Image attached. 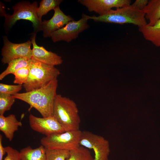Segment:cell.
<instances>
[{
  "mask_svg": "<svg viewBox=\"0 0 160 160\" xmlns=\"http://www.w3.org/2000/svg\"><path fill=\"white\" fill-rule=\"evenodd\" d=\"M57 79L45 86L29 92L13 95L15 98L28 104L36 110L43 117L53 115V109L58 85Z\"/></svg>",
  "mask_w": 160,
  "mask_h": 160,
  "instance_id": "obj_1",
  "label": "cell"
},
{
  "mask_svg": "<svg viewBox=\"0 0 160 160\" xmlns=\"http://www.w3.org/2000/svg\"><path fill=\"white\" fill-rule=\"evenodd\" d=\"M87 19L96 22L119 24H132L140 28L146 25L145 14L132 4L111 9L98 16L87 15Z\"/></svg>",
  "mask_w": 160,
  "mask_h": 160,
  "instance_id": "obj_2",
  "label": "cell"
},
{
  "mask_svg": "<svg viewBox=\"0 0 160 160\" xmlns=\"http://www.w3.org/2000/svg\"><path fill=\"white\" fill-rule=\"evenodd\" d=\"M145 18L148 20L149 25H154L160 20V0H150L143 10Z\"/></svg>",
  "mask_w": 160,
  "mask_h": 160,
  "instance_id": "obj_17",
  "label": "cell"
},
{
  "mask_svg": "<svg viewBox=\"0 0 160 160\" xmlns=\"http://www.w3.org/2000/svg\"><path fill=\"white\" fill-rule=\"evenodd\" d=\"M5 148L7 156L3 160H21L20 152L9 146Z\"/></svg>",
  "mask_w": 160,
  "mask_h": 160,
  "instance_id": "obj_25",
  "label": "cell"
},
{
  "mask_svg": "<svg viewBox=\"0 0 160 160\" xmlns=\"http://www.w3.org/2000/svg\"><path fill=\"white\" fill-rule=\"evenodd\" d=\"M62 0H42L37 9V14L39 19L42 21V16L49 11L59 6L62 2Z\"/></svg>",
  "mask_w": 160,
  "mask_h": 160,
  "instance_id": "obj_20",
  "label": "cell"
},
{
  "mask_svg": "<svg viewBox=\"0 0 160 160\" xmlns=\"http://www.w3.org/2000/svg\"><path fill=\"white\" fill-rule=\"evenodd\" d=\"M21 160H46V149L43 145L33 148L30 146L20 152Z\"/></svg>",
  "mask_w": 160,
  "mask_h": 160,
  "instance_id": "obj_16",
  "label": "cell"
},
{
  "mask_svg": "<svg viewBox=\"0 0 160 160\" xmlns=\"http://www.w3.org/2000/svg\"><path fill=\"white\" fill-rule=\"evenodd\" d=\"M46 149V160H66L70 151Z\"/></svg>",
  "mask_w": 160,
  "mask_h": 160,
  "instance_id": "obj_21",
  "label": "cell"
},
{
  "mask_svg": "<svg viewBox=\"0 0 160 160\" xmlns=\"http://www.w3.org/2000/svg\"><path fill=\"white\" fill-rule=\"evenodd\" d=\"M148 0H136L132 5L138 9L143 10L147 5Z\"/></svg>",
  "mask_w": 160,
  "mask_h": 160,
  "instance_id": "obj_26",
  "label": "cell"
},
{
  "mask_svg": "<svg viewBox=\"0 0 160 160\" xmlns=\"http://www.w3.org/2000/svg\"><path fill=\"white\" fill-rule=\"evenodd\" d=\"M82 132L79 129L45 136L40 143L46 149L71 151L80 146Z\"/></svg>",
  "mask_w": 160,
  "mask_h": 160,
  "instance_id": "obj_6",
  "label": "cell"
},
{
  "mask_svg": "<svg viewBox=\"0 0 160 160\" xmlns=\"http://www.w3.org/2000/svg\"><path fill=\"white\" fill-rule=\"evenodd\" d=\"M3 41L1 61L4 64H8L11 60L16 59L25 58L30 60L32 58L31 40H29L22 43H14L9 41L7 36H4Z\"/></svg>",
  "mask_w": 160,
  "mask_h": 160,
  "instance_id": "obj_8",
  "label": "cell"
},
{
  "mask_svg": "<svg viewBox=\"0 0 160 160\" xmlns=\"http://www.w3.org/2000/svg\"><path fill=\"white\" fill-rule=\"evenodd\" d=\"M78 2L86 7L88 11L102 15L112 9L131 5L130 0H79Z\"/></svg>",
  "mask_w": 160,
  "mask_h": 160,
  "instance_id": "obj_11",
  "label": "cell"
},
{
  "mask_svg": "<svg viewBox=\"0 0 160 160\" xmlns=\"http://www.w3.org/2000/svg\"><path fill=\"white\" fill-rule=\"evenodd\" d=\"M29 71L28 66L21 68L16 71L13 74L15 76L13 83L21 85L25 84L28 79Z\"/></svg>",
  "mask_w": 160,
  "mask_h": 160,
  "instance_id": "obj_23",
  "label": "cell"
},
{
  "mask_svg": "<svg viewBox=\"0 0 160 160\" xmlns=\"http://www.w3.org/2000/svg\"><path fill=\"white\" fill-rule=\"evenodd\" d=\"M53 115L67 131L80 129L81 119L78 108L76 103L70 98L57 95Z\"/></svg>",
  "mask_w": 160,
  "mask_h": 160,
  "instance_id": "obj_3",
  "label": "cell"
},
{
  "mask_svg": "<svg viewBox=\"0 0 160 160\" xmlns=\"http://www.w3.org/2000/svg\"><path fill=\"white\" fill-rule=\"evenodd\" d=\"M23 85H9L0 83V94L13 95L21 90Z\"/></svg>",
  "mask_w": 160,
  "mask_h": 160,
  "instance_id": "obj_24",
  "label": "cell"
},
{
  "mask_svg": "<svg viewBox=\"0 0 160 160\" xmlns=\"http://www.w3.org/2000/svg\"><path fill=\"white\" fill-rule=\"evenodd\" d=\"M66 160H94L88 149L80 145L70 151L69 155Z\"/></svg>",
  "mask_w": 160,
  "mask_h": 160,
  "instance_id": "obj_19",
  "label": "cell"
},
{
  "mask_svg": "<svg viewBox=\"0 0 160 160\" xmlns=\"http://www.w3.org/2000/svg\"><path fill=\"white\" fill-rule=\"evenodd\" d=\"M29 60L20 58L9 62L6 69L0 74V80H2L7 75L14 73L18 70L28 66Z\"/></svg>",
  "mask_w": 160,
  "mask_h": 160,
  "instance_id": "obj_18",
  "label": "cell"
},
{
  "mask_svg": "<svg viewBox=\"0 0 160 160\" xmlns=\"http://www.w3.org/2000/svg\"><path fill=\"white\" fill-rule=\"evenodd\" d=\"M15 99L13 95L0 94V115H4L6 111L11 108Z\"/></svg>",
  "mask_w": 160,
  "mask_h": 160,
  "instance_id": "obj_22",
  "label": "cell"
},
{
  "mask_svg": "<svg viewBox=\"0 0 160 160\" xmlns=\"http://www.w3.org/2000/svg\"><path fill=\"white\" fill-rule=\"evenodd\" d=\"M36 1L31 3L28 1H22L12 7L14 10L12 15L4 13L2 16L5 17L4 25L7 28H11L16 21L23 19L31 21L33 23L35 32L36 33L41 30L42 21L39 18L37 14L38 8Z\"/></svg>",
  "mask_w": 160,
  "mask_h": 160,
  "instance_id": "obj_5",
  "label": "cell"
},
{
  "mask_svg": "<svg viewBox=\"0 0 160 160\" xmlns=\"http://www.w3.org/2000/svg\"><path fill=\"white\" fill-rule=\"evenodd\" d=\"M80 145L93 151L94 160H109V143L103 137L88 131H82Z\"/></svg>",
  "mask_w": 160,
  "mask_h": 160,
  "instance_id": "obj_7",
  "label": "cell"
},
{
  "mask_svg": "<svg viewBox=\"0 0 160 160\" xmlns=\"http://www.w3.org/2000/svg\"><path fill=\"white\" fill-rule=\"evenodd\" d=\"M29 74L27 81L23 85L25 92L44 87L57 79L60 73L55 66L47 65L31 58L29 60Z\"/></svg>",
  "mask_w": 160,
  "mask_h": 160,
  "instance_id": "obj_4",
  "label": "cell"
},
{
  "mask_svg": "<svg viewBox=\"0 0 160 160\" xmlns=\"http://www.w3.org/2000/svg\"><path fill=\"white\" fill-rule=\"evenodd\" d=\"M2 136L0 135V160H3V156L6 153L5 148L2 145Z\"/></svg>",
  "mask_w": 160,
  "mask_h": 160,
  "instance_id": "obj_27",
  "label": "cell"
},
{
  "mask_svg": "<svg viewBox=\"0 0 160 160\" xmlns=\"http://www.w3.org/2000/svg\"><path fill=\"white\" fill-rule=\"evenodd\" d=\"M29 122L32 129L45 136L67 131L53 115L40 118L30 114Z\"/></svg>",
  "mask_w": 160,
  "mask_h": 160,
  "instance_id": "obj_10",
  "label": "cell"
},
{
  "mask_svg": "<svg viewBox=\"0 0 160 160\" xmlns=\"http://www.w3.org/2000/svg\"><path fill=\"white\" fill-rule=\"evenodd\" d=\"M139 30L145 40L155 46L160 47V20L153 25H150L147 24L139 28Z\"/></svg>",
  "mask_w": 160,
  "mask_h": 160,
  "instance_id": "obj_15",
  "label": "cell"
},
{
  "mask_svg": "<svg viewBox=\"0 0 160 160\" xmlns=\"http://www.w3.org/2000/svg\"><path fill=\"white\" fill-rule=\"evenodd\" d=\"M36 33H33L31 41L33 45L32 58L42 63L53 66L61 64L62 57L57 54L47 50L42 46H38L36 42Z\"/></svg>",
  "mask_w": 160,
  "mask_h": 160,
  "instance_id": "obj_13",
  "label": "cell"
},
{
  "mask_svg": "<svg viewBox=\"0 0 160 160\" xmlns=\"http://www.w3.org/2000/svg\"><path fill=\"white\" fill-rule=\"evenodd\" d=\"M53 10L54 13L52 17L49 20H44L42 22L41 30L43 31L44 37H51L53 32L74 20L70 15H65L60 9L59 6Z\"/></svg>",
  "mask_w": 160,
  "mask_h": 160,
  "instance_id": "obj_12",
  "label": "cell"
},
{
  "mask_svg": "<svg viewBox=\"0 0 160 160\" xmlns=\"http://www.w3.org/2000/svg\"><path fill=\"white\" fill-rule=\"evenodd\" d=\"M22 126V122L17 120L14 114L7 116L0 115V130L10 141L12 140L15 132Z\"/></svg>",
  "mask_w": 160,
  "mask_h": 160,
  "instance_id": "obj_14",
  "label": "cell"
},
{
  "mask_svg": "<svg viewBox=\"0 0 160 160\" xmlns=\"http://www.w3.org/2000/svg\"><path fill=\"white\" fill-rule=\"evenodd\" d=\"M87 15L83 14L78 21H71L62 28L53 32L51 36L54 42L61 41L70 42L78 37L80 33L89 28Z\"/></svg>",
  "mask_w": 160,
  "mask_h": 160,
  "instance_id": "obj_9",
  "label": "cell"
}]
</instances>
